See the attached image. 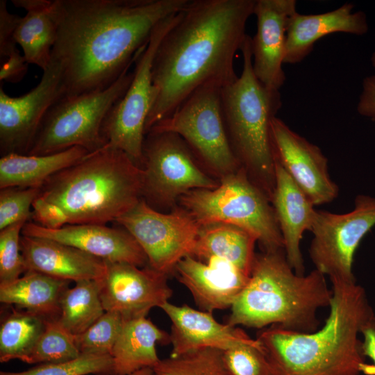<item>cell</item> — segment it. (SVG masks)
Returning <instances> with one entry per match:
<instances>
[{"label":"cell","instance_id":"1","mask_svg":"<svg viewBox=\"0 0 375 375\" xmlns=\"http://www.w3.org/2000/svg\"><path fill=\"white\" fill-rule=\"evenodd\" d=\"M190 0H53L51 60L63 97L103 90L134 63L156 27Z\"/></svg>","mask_w":375,"mask_h":375},{"label":"cell","instance_id":"2","mask_svg":"<svg viewBox=\"0 0 375 375\" xmlns=\"http://www.w3.org/2000/svg\"><path fill=\"white\" fill-rule=\"evenodd\" d=\"M256 0H190L162 39L152 64L151 106L144 135L197 89L224 87L238 77L235 53L245 38Z\"/></svg>","mask_w":375,"mask_h":375},{"label":"cell","instance_id":"3","mask_svg":"<svg viewBox=\"0 0 375 375\" xmlns=\"http://www.w3.org/2000/svg\"><path fill=\"white\" fill-rule=\"evenodd\" d=\"M330 311L312 333L271 326L258 335L272 375H358L365 362L362 331L375 324L365 290L356 282L331 281Z\"/></svg>","mask_w":375,"mask_h":375},{"label":"cell","instance_id":"4","mask_svg":"<svg viewBox=\"0 0 375 375\" xmlns=\"http://www.w3.org/2000/svg\"><path fill=\"white\" fill-rule=\"evenodd\" d=\"M143 181L142 168L106 144L51 176L38 197L55 208L64 226L106 224L142 199Z\"/></svg>","mask_w":375,"mask_h":375},{"label":"cell","instance_id":"5","mask_svg":"<svg viewBox=\"0 0 375 375\" xmlns=\"http://www.w3.org/2000/svg\"><path fill=\"white\" fill-rule=\"evenodd\" d=\"M332 290L315 269L298 275L283 249L256 253L249 280L231 306L228 324L263 328L269 325L299 332L317 330L319 309L330 306Z\"/></svg>","mask_w":375,"mask_h":375},{"label":"cell","instance_id":"6","mask_svg":"<svg viewBox=\"0 0 375 375\" xmlns=\"http://www.w3.org/2000/svg\"><path fill=\"white\" fill-rule=\"evenodd\" d=\"M243 67L233 82L222 88L224 120L232 149L251 180L269 197L275 188L271 123L282 106L279 90L265 86L252 67L251 37L240 50Z\"/></svg>","mask_w":375,"mask_h":375},{"label":"cell","instance_id":"7","mask_svg":"<svg viewBox=\"0 0 375 375\" xmlns=\"http://www.w3.org/2000/svg\"><path fill=\"white\" fill-rule=\"evenodd\" d=\"M181 207L199 224L221 222L253 234L262 251L284 249L271 201L241 167L221 177L214 189H195L179 198Z\"/></svg>","mask_w":375,"mask_h":375},{"label":"cell","instance_id":"8","mask_svg":"<svg viewBox=\"0 0 375 375\" xmlns=\"http://www.w3.org/2000/svg\"><path fill=\"white\" fill-rule=\"evenodd\" d=\"M129 69L103 90L62 97L56 101L44 115L27 154L47 155L74 147L92 153L105 147L103 124L132 81L133 72H129Z\"/></svg>","mask_w":375,"mask_h":375},{"label":"cell","instance_id":"9","mask_svg":"<svg viewBox=\"0 0 375 375\" xmlns=\"http://www.w3.org/2000/svg\"><path fill=\"white\" fill-rule=\"evenodd\" d=\"M222 88L215 83L202 85L172 115L148 131L178 135L221 177L242 167L232 149L224 120Z\"/></svg>","mask_w":375,"mask_h":375},{"label":"cell","instance_id":"10","mask_svg":"<svg viewBox=\"0 0 375 375\" xmlns=\"http://www.w3.org/2000/svg\"><path fill=\"white\" fill-rule=\"evenodd\" d=\"M179 12L164 19L156 27L148 44L135 60L133 77L128 88L108 112L103 124L102 134L107 144L123 151L140 167L144 125L152 102L153 58Z\"/></svg>","mask_w":375,"mask_h":375},{"label":"cell","instance_id":"11","mask_svg":"<svg viewBox=\"0 0 375 375\" xmlns=\"http://www.w3.org/2000/svg\"><path fill=\"white\" fill-rule=\"evenodd\" d=\"M375 226V197L358 194L352 210L336 214L316 210L308 253L315 269L330 281L356 282L352 266L356 251Z\"/></svg>","mask_w":375,"mask_h":375},{"label":"cell","instance_id":"12","mask_svg":"<svg viewBox=\"0 0 375 375\" xmlns=\"http://www.w3.org/2000/svg\"><path fill=\"white\" fill-rule=\"evenodd\" d=\"M192 153L176 134L148 131L142 147V195L167 206L190 190L217 187L219 183L197 166Z\"/></svg>","mask_w":375,"mask_h":375},{"label":"cell","instance_id":"13","mask_svg":"<svg viewBox=\"0 0 375 375\" xmlns=\"http://www.w3.org/2000/svg\"><path fill=\"white\" fill-rule=\"evenodd\" d=\"M115 222L135 239L149 266L167 276L181 259L191 255L200 226L182 207L164 214L144 199Z\"/></svg>","mask_w":375,"mask_h":375},{"label":"cell","instance_id":"14","mask_svg":"<svg viewBox=\"0 0 375 375\" xmlns=\"http://www.w3.org/2000/svg\"><path fill=\"white\" fill-rule=\"evenodd\" d=\"M63 95L60 67L52 60L39 83L22 96L8 95L1 85V155L27 154L47 112Z\"/></svg>","mask_w":375,"mask_h":375},{"label":"cell","instance_id":"15","mask_svg":"<svg viewBox=\"0 0 375 375\" xmlns=\"http://www.w3.org/2000/svg\"><path fill=\"white\" fill-rule=\"evenodd\" d=\"M274 161L278 162L314 206L331 203L339 188L330 177L328 159L317 145L275 117L271 123Z\"/></svg>","mask_w":375,"mask_h":375},{"label":"cell","instance_id":"16","mask_svg":"<svg viewBox=\"0 0 375 375\" xmlns=\"http://www.w3.org/2000/svg\"><path fill=\"white\" fill-rule=\"evenodd\" d=\"M105 262V274L99 280L105 311L116 312L125 319L146 317L151 308H160L172 295L167 275L149 266L142 269L129 263Z\"/></svg>","mask_w":375,"mask_h":375},{"label":"cell","instance_id":"17","mask_svg":"<svg viewBox=\"0 0 375 375\" xmlns=\"http://www.w3.org/2000/svg\"><path fill=\"white\" fill-rule=\"evenodd\" d=\"M295 0H256L257 30L251 38L252 67L267 88L279 90L285 81L283 64L290 17L297 12Z\"/></svg>","mask_w":375,"mask_h":375},{"label":"cell","instance_id":"18","mask_svg":"<svg viewBox=\"0 0 375 375\" xmlns=\"http://www.w3.org/2000/svg\"><path fill=\"white\" fill-rule=\"evenodd\" d=\"M22 235L53 240L106 262H125L140 267L148 264L143 249L126 230L106 224H67L50 229L30 221L23 226Z\"/></svg>","mask_w":375,"mask_h":375},{"label":"cell","instance_id":"19","mask_svg":"<svg viewBox=\"0 0 375 375\" xmlns=\"http://www.w3.org/2000/svg\"><path fill=\"white\" fill-rule=\"evenodd\" d=\"M174 271L199 308L212 313L231 308L250 277L229 262L216 257L203 262L187 256L177 263Z\"/></svg>","mask_w":375,"mask_h":375},{"label":"cell","instance_id":"20","mask_svg":"<svg viewBox=\"0 0 375 375\" xmlns=\"http://www.w3.org/2000/svg\"><path fill=\"white\" fill-rule=\"evenodd\" d=\"M160 308L172 322V357L202 348L226 351L258 342L238 326L218 322L212 312L195 310L187 305L176 306L169 301Z\"/></svg>","mask_w":375,"mask_h":375},{"label":"cell","instance_id":"21","mask_svg":"<svg viewBox=\"0 0 375 375\" xmlns=\"http://www.w3.org/2000/svg\"><path fill=\"white\" fill-rule=\"evenodd\" d=\"M20 250L26 271L75 282L100 280L105 274L104 260L53 240L22 235Z\"/></svg>","mask_w":375,"mask_h":375},{"label":"cell","instance_id":"22","mask_svg":"<svg viewBox=\"0 0 375 375\" xmlns=\"http://www.w3.org/2000/svg\"><path fill=\"white\" fill-rule=\"evenodd\" d=\"M353 4L345 3L324 13L305 15L295 12L289 19L284 64H297L312 51L316 42L334 33L363 35L369 30L366 14L353 12Z\"/></svg>","mask_w":375,"mask_h":375},{"label":"cell","instance_id":"23","mask_svg":"<svg viewBox=\"0 0 375 375\" xmlns=\"http://www.w3.org/2000/svg\"><path fill=\"white\" fill-rule=\"evenodd\" d=\"M271 202L283 237L287 260L294 272L304 275L301 240L310 231L314 205L285 169L275 161V188Z\"/></svg>","mask_w":375,"mask_h":375},{"label":"cell","instance_id":"24","mask_svg":"<svg viewBox=\"0 0 375 375\" xmlns=\"http://www.w3.org/2000/svg\"><path fill=\"white\" fill-rule=\"evenodd\" d=\"M12 3L26 11L20 17L14 38L22 49L28 64L44 71L51 62V51L57 38L58 24L53 0H12Z\"/></svg>","mask_w":375,"mask_h":375},{"label":"cell","instance_id":"25","mask_svg":"<svg viewBox=\"0 0 375 375\" xmlns=\"http://www.w3.org/2000/svg\"><path fill=\"white\" fill-rule=\"evenodd\" d=\"M169 335L146 317L125 319L112 351V374L131 375L145 368H153L160 362L157 343H167Z\"/></svg>","mask_w":375,"mask_h":375},{"label":"cell","instance_id":"26","mask_svg":"<svg viewBox=\"0 0 375 375\" xmlns=\"http://www.w3.org/2000/svg\"><path fill=\"white\" fill-rule=\"evenodd\" d=\"M256 242L253 234L234 224L221 222L203 224L199 226L190 256L201 261L211 257L223 259L250 276Z\"/></svg>","mask_w":375,"mask_h":375},{"label":"cell","instance_id":"27","mask_svg":"<svg viewBox=\"0 0 375 375\" xmlns=\"http://www.w3.org/2000/svg\"><path fill=\"white\" fill-rule=\"evenodd\" d=\"M90 152L74 147L47 155L9 153L0 159V188H41L53 175L84 158Z\"/></svg>","mask_w":375,"mask_h":375},{"label":"cell","instance_id":"28","mask_svg":"<svg viewBox=\"0 0 375 375\" xmlns=\"http://www.w3.org/2000/svg\"><path fill=\"white\" fill-rule=\"evenodd\" d=\"M69 281L27 270L23 276L0 284V301L15 305L47 319H58L60 299L69 288Z\"/></svg>","mask_w":375,"mask_h":375},{"label":"cell","instance_id":"29","mask_svg":"<svg viewBox=\"0 0 375 375\" xmlns=\"http://www.w3.org/2000/svg\"><path fill=\"white\" fill-rule=\"evenodd\" d=\"M100 287L99 280H83L76 282L74 287L63 293L57 320L72 334L83 333L106 312L100 298Z\"/></svg>","mask_w":375,"mask_h":375},{"label":"cell","instance_id":"30","mask_svg":"<svg viewBox=\"0 0 375 375\" xmlns=\"http://www.w3.org/2000/svg\"><path fill=\"white\" fill-rule=\"evenodd\" d=\"M47 319L27 310H13L1 324L0 362H24L44 331Z\"/></svg>","mask_w":375,"mask_h":375},{"label":"cell","instance_id":"31","mask_svg":"<svg viewBox=\"0 0 375 375\" xmlns=\"http://www.w3.org/2000/svg\"><path fill=\"white\" fill-rule=\"evenodd\" d=\"M155 375H231L223 351L202 348L160 360L153 368Z\"/></svg>","mask_w":375,"mask_h":375},{"label":"cell","instance_id":"32","mask_svg":"<svg viewBox=\"0 0 375 375\" xmlns=\"http://www.w3.org/2000/svg\"><path fill=\"white\" fill-rule=\"evenodd\" d=\"M80 356L75 335L62 327L57 319H49L44 331L24 362L60 363L74 360Z\"/></svg>","mask_w":375,"mask_h":375},{"label":"cell","instance_id":"33","mask_svg":"<svg viewBox=\"0 0 375 375\" xmlns=\"http://www.w3.org/2000/svg\"><path fill=\"white\" fill-rule=\"evenodd\" d=\"M20 17L10 13L6 0L0 1V81H21L28 71V64L17 47L14 32Z\"/></svg>","mask_w":375,"mask_h":375},{"label":"cell","instance_id":"34","mask_svg":"<svg viewBox=\"0 0 375 375\" xmlns=\"http://www.w3.org/2000/svg\"><path fill=\"white\" fill-rule=\"evenodd\" d=\"M124 321L120 314L106 311L86 331L75 335L76 344L81 354L111 356Z\"/></svg>","mask_w":375,"mask_h":375},{"label":"cell","instance_id":"35","mask_svg":"<svg viewBox=\"0 0 375 375\" xmlns=\"http://www.w3.org/2000/svg\"><path fill=\"white\" fill-rule=\"evenodd\" d=\"M113 366L110 355L81 353L77 358L60 363H43L30 369L18 372H1L0 375H87L112 374Z\"/></svg>","mask_w":375,"mask_h":375},{"label":"cell","instance_id":"36","mask_svg":"<svg viewBox=\"0 0 375 375\" xmlns=\"http://www.w3.org/2000/svg\"><path fill=\"white\" fill-rule=\"evenodd\" d=\"M226 367L231 375H272L269 362L258 340L223 351Z\"/></svg>","mask_w":375,"mask_h":375},{"label":"cell","instance_id":"37","mask_svg":"<svg viewBox=\"0 0 375 375\" xmlns=\"http://www.w3.org/2000/svg\"><path fill=\"white\" fill-rule=\"evenodd\" d=\"M40 188L10 187L0 191V230L20 222H30L31 208Z\"/></svg>","mask_w":375,"mask_h":375},{"label":"cell","instance_id":"38","mask_svg":"<svg viewBox=\"0 0 375 375\" xmlns=\"http://www.w3.org/2000/svg\"><path fill=\"white\" fill-rule=\"evenodd\" d=\"M26 222L0 230V284L10 283L26 272L20 250V233Z\"/></svg>","mask_w":375,"mask_h":375},{"label":"cell","instance_id":"39","mask_svg":"<svg viewBox=\"0 0 375 375\" xmlns=\"http://www.w3.org/2000/svg\"><path fill=\"white\" fill-rule=\"evenodd\" d=\"M357 111L362 116L375 119V75L363 79Z\"/></svg>","mask_w":375,"mask_h":375},{"label":"cell","instance_id":"40","mask_svg":"<svg viewBox=\"0 0 375 375\" xmlns=\"http://www.w3.org/2000/svg\"><path fill=\"white\" fill-rule=\"evenodd\" d=\"M361 334L363 337L362 340L363 355L369 357L374 364L364 362L360 367V372L367 375H375V324L365 328Z\"/></svg>","mask_w":375,"mask_h":375},{"label":"cell","instance_id":"41","mask_svg":"<svg viewBox=\"0 0 375 375\" xmlns=\"http://www.w3.org/2000/svg\"><path fill=\"white\" fill-rule=\"evenodd\" d=\"M153 371L151 368H145L135 372V373L131 375H152Z\"/></svg>","mask_w":375,"mask_h":375},{"label":"cell","instance_id":"42","mask_svg":"<svg viewBox=\"0 0 375 375\" xmlns=\"http://www.w3.org/2000/svg\"><path fill=\"white\" fill-rule=\"evenodd\" d=\"M371 64L374 68H375V50L373 51L372 56H371Z\"/></svg>","mask_w":375,"mask_h":375},{"label":"cell","instance_id":"43","mask_svg":"<svg viewBox=\"0 0 375 375\" xmlns=\"http://www.w3.org/2000/svg\"><path fill=\"white\" fill-rule=\"evenodd\" d=\"M152 375H155L154 373Z\"/></svg>","mask_w":375,"mask_h":375}]
</instances>
